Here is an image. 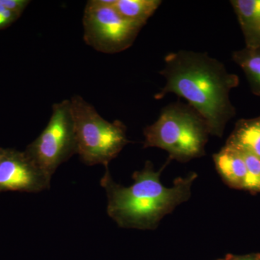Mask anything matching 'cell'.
Returning <instances> with one entry per match:
<instances>
[{
  "label": "cell",
  "instance_id": "7c38bea8",
  "mask_svg": "<svg viewBox=\"0 0 260 260\" xmlns=\"http://www.w3.org/2000/svg\"><path fill=\"white\" fill-rule=\"evenodd\" d=\"M233 58L244 70L253 93L260 96V48L237 51Z\"/></svg>",
  "mask_w": 260,
  "mask_h": 260
},
{
  "label": "cell",
  "instance_id": "9a60e30c",
  "mask_svg": "<svg viewBox=\"0 0 260 260\" xmlns=\"http://www.w3.org/2000/svg\"><path fill=\"white\" fill-rule=\"evenodd\" d=\"M17 13L6 9L0 3V28L6 26L10 23H11L15 18H16Z\"/></svg>",
  "mask_w": 260,
  "mask_h": 260
},
{
  "label": "cell",
  "instance_id": "e0dca14e",
  "mask_svg": "<svg viewBox=\"0 0 260 260\" xmlns=\"http://www.w3.org/2000/svg\"><path fill=\"white\" fill-rule=\"evenodd\" d=\"M243 260H253V259H251V258H246V259H244Z\"/></svg>",
  "mask_w": 260,
  "mask_h": 260
},
{
  "label": "cell",
  "instance_id": "30bf717a",
  "mask_svg": "<svg viewBox=\"0 0 260 260\" xmlns=\"http://www.w3.org/2000/svg\"><path fill=\"white\" fill-rule=\"evenodd\" d=\"M225 145L260 158V117L238 123Z\"/></svg>",
  "mask_w": 260,
  "mask_h": 260
},
{
  "label": "cell",
  "instance_id": "5bb4252c",
  "mask_svg": "<svg viewBox=\"0 0 260 260\" xmlns=\"http://www.w3.org/2000/svg\"><path fill=\"white\" fill-rule=\"evenodd\" d=\"M0 3L6 9L11 10L17 14H20L28 5L29 2L25 0H0Z\"/></svg>",
  "mask_w": 260,
  "mask_h": 260
},
{
  "label": "cell",
  "instance_id": "8992f818",
  "mask_svg": "<svg viewBox=\"0 0 260 260\" xmlns=\"http://www.w3.org/2000/svg\"><path fill=\"white\" fill-rule=\"evenodd\" d=\"M25 153L49 175L77 154L76 138L70 100L52 106V112L45 129L28 145Z\"/></svg>",
  "mask_w": 260,
  "mask_h": 260
},
{
  "label": "cell",
  "instance_id": "277c9868",
  "mask_svg": "<svg viewBox=\"0 0 260 260\" xmlns=\"http://www.w3.org/2000/svg\"><path fill=\"white\" fill-rule=\"evenodd\" d=\"M76 138L77 154L88 166L102 164L105 168L131 143L122 121L109 122L80 95L70 99Z\"/></svg>",
  "mask_w": 260,
  "mask_h": 260
},
{
  "label": "cell",
  "instance_id": "8fae6325",
  "mask_svg": "<svg viewBox=\"0 0 260 260\" xmlns=\"http://www.w3.org/2000/svg\"><path fill=\"white\" fill-rule=\"evenodd\" d=\"M161 4L160 0H116L114 7L123 18L145 26Z\"/></svg>",
  "mask_w": 260,
  "mask_h": 260
},
{
  "label": "cell",
  "instance_id": "6da1fadb",
  "mask_svg": "<svg viewBox=\"0 0 260 260\" xmlns=\"http://www.w3.org/2000/svg\"><path fill=\"white\" fill-rule=\"evenodd\" d=\"M160 74L166 83L155 99L169 93L183 98L206 121L210 134L221 138L236 114L230 93L239 85L237 75L207 53L188 50L168 54Z\"/></svg>",
  "mask_w": 260,
  "mask_h": 260
},
{
  "label": "cell",
  "instance_id": "9c48e42d",
  "mask_svg": "<svg viewBox=\"0 0 260 260\" xmlns=\"http://www.w3.org/2000/svg\"><path fill=\"white\" fill-rule=\"evenodd\" d=\"M213 160L220 177L229 185L243 188L246 176L245 162L236 149L225 145L213 155Z\"/></svg>",
  "mask_w": 260,
  "mask_h": 260
},
{
  "label": "cell",
  "instance_id": "2e32d148",
  "mask_svg": "<svg viewBox=\"0 0 260 260\" xmlns=\"http://www.w3.org/2000/svg\"><path fill=\"white\" fill-rule=\"evenodd\" d=\"M7 150H3V149L0 148V164L3 161L4 159L5 155H6Z\"/></svg>",
  "mask_w": 260,
  "mask_h": 260
},
{
  "label": "cell",
  "instance_id": "5b68a950",
  "mask_svg": "<svg viewBox=\"0 0 260 260\" xmlns=\"http://www.w3.org/2000/svg\"><path fill=\"white\" fill-rule=\"evenodd\" d=\"M116 1L90 0L84 10V41L99 52L116 54L129 49L144 27L119 15Z\"/></svg>",
  "mask_w": 260,
  "mask_h": 260
},
{
  "label": "cell",
  "instance_id": "4fadbf2b",
  "mask_svg": "<svg viewBox=\"0 0 260 260\" xmlns=\"http://www.w3.org/2000/svg\"><path fill=\"white\" fill-rule=\"evenodd\" d=\"M245 162L246 176L243 188L249 190H260V158L246 152L238 150Z\"/></svg>",
  "mask_w": 260,
  "mask_h": 260
},
{
  "label": "cell",
  "instance_id": "ba28073f",
  "mask_svg": "<svg viewBox=\"0 0 260 260\" xmlns=\"http://www.w3.org/2000/svg\"><path fill=\"white\" fill-rule=\"evenodd\" d=\"M235 10L248 49L260 48V0H234Z\"/></svg>",
  "mask_w": 260,
  "mask_h": 260
},
{
  "label": "cell",
  "instance_id": "7a4b0ae2",
  "mask_svg": "<svg viewBox=\"0 0 260 260\" xmlns=\"http://www.w3.org/2000/svg\"><path fill=\"white\" fill-rule=\"evenodd\" d=\"M162 171L156 172L147 161L144 169L133 174L135 182L126 187L113 180L106 168L101 185L107 191L108 215L119 227L155 229L165 215L189 199L197 174L178 178L174 186L166 187L160 180Z\"/></svg>",
  "mask_w": 260,
  "mask_h": 260
},
{
  "label": "cell",
  "instance_id": "3957f363",
  "mask_svg": "<svg viewBox=\"0 0 260 260\" xmlns=\"http://www.w3.org/2000/svg\"><path fill=\"white\" fill-rule=\"evenodd\" d=\"M144 148L166 150L171 160L186 162L205 155L210 134L205 119L189 105L170 104L158 119L145 128Z\"/></svg>",
  "mask_w": 260,
  "mask_h": 260
},
{
  "label": "cell",
  "instance_id": "52a82bcc",
  "mask_svg": "<svg viewBox=\"0 0 260 260\" xmlns=\"http://www.w3.org/2000/svg\"><path fill=\"white\" fill-rule=\"evenodd\" d=\"M51 179L25 152L7 150L0 164V191L40 192L50 188Z\"/></svg>",
  "mask_w": 260,
  "mask_h": 260
}]
</instances>
